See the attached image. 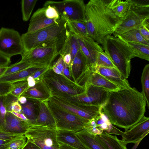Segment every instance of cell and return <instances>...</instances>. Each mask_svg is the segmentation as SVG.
I'll use <instances>...</instances> for the list:
<instances>
[{
    "mask_svg": "<svg viewBox=\"0 0 149 149\" xmlns=\"http://www.w3.org/2000/svg\"><path fill=\"white\" fill-rule=\"evenodd\" d=\"M146 104L142 93L130 87L110 91L102 107L112 124L127 130L144 116Z\"/></svg>",
    "mask_w": 149,
    "mask_h": 149,
    "instance_id": "1",
    "label": "cell"
},
{
    "mask_svg": "<svg viewBox=\"0 0 149 149\" xmlns=\"http://www.w3.org/2000/svg\"><path fill=\"white\" fill-rule=\"evenodd\" d=\"M113 0H91L85 4V16L88 35L102 44L106 36L114 33L122 19L112 9Z\"/></svg>",
    "mask_w": 149,
    "mask_h": 149,
    "instance_id": "2",
    "label": "cell"
},
{
    "mask_svg": "<svg viewBox=\"0 0 149 149\" xmlns=\"http://www.w3.org/2000/svg\"><path fill=\"white\" fill-rule=\"evenodd\" d=\"M67 23V19L61 16L58 23L34 32L22 34L23 54L44 43L57 42L65 44L70 33Z\"/></svg>",
    "mask_w": 149,
    "mask_h": 149,
    "instance_id": "3",
    "label": "cell"
},
{
    "mask_svg": "<svg viewBox=\"0 0 149 149\" xmlns=\"http://www.w3.org/2000/svg\"><path fill=\"white\" fill-rule=\"evenodd\" d=\"M105 53L123 77L126 79L131 71V60L135 57L132 49L118 37L109 35L101 44Z\"/></svg>",
    "mask_w": 149,
    "mask_h": 149,
    "instance_id": "4",
    "label": "cell"
},
{
    "mask_svg": "<svg viewBox=\"0 0 149 149\" xmlns=\"http://www.w3.org/2000/svg\"><path fill=\"white\" fill-rule=\"evenodd\" d=\"M130 10L116 28L113 36L117 37L133 29H139L149 19V0H130Z\"/></svg>",
    "mask_w": 149,
    "mask_h": 149,
    "instance_id": "5",
    "label": "cell"
},
{
    "mask_svg": "<svg viewBox=\"0 0 149 149\" xmlns=\"http://www.w3.org/2000/svg\"><path fill=\"white\" fill-rule=\"evenodd\" d=\"M63 50L57 43L43 44L23 54L21 61L29 64L31 67L44 68L52 66V63Z\"/></svg>",
    "mask_w": 149,
    "mask_h": 149,
    "instance_id": "6",
    "label": "cell"
},
{
    "mask_svg": "<svg viewBox=\"0 0 149 149\" xmlns=\"http://www.w3.org/2000/svg\"><path fill=\"white\" fill-rule=\"evenodd\" d=\"M38 78L42 80L51 94L62 93L75 95L82 93L85 90V88L64 76L55 73L52 67Z\"/></svg>",
    "mask_w": 149,
    "mask_h": 149,
    "instance_id": "7",
    "label": "cell"
},
{
    "mask_svg": "<svg viewBox=\"0 0 149 149\" xmlns=\"http://www.w3.org/2000/svg\"><path fill=\"white\" fill-rule=\"evenodd\" d=\"M45 102L55 119L57 129L76 132L84 129L89 122V120L63 109L49 100Z\"/></svg>",
    "mask_w": 149,
    "mask_h": 149,
    "instance_id": "8",
    "label": "cell"
},
{
    "mask_svg": "<svg viewBox=\"0 0 149 149\" xmlns=\"http://www.w3.org/2000/svg\"><path fill=\"white\" fill-rule=\"evenodd\" d=\"M56 130L55 128L33 125L24 135L27 140L41 149H60Z\"/></svg>",
    "mask_w": 149,
    "mask_h": 149,
    "instance_id": "9",
    "label": "cell"
},
{
    "mask_svg": "<svg viewBox=\"0 0 149 149\" xmlns=\"http://www.w3.org/2000/svg\"><path fill=\"white\" fill-rule=\"evenodd\" d=\"M50 5L55 8L60 16L71 22L86 21L85 4L82 0L47 1L43 7Z\"/></svg>",
    "mask_w": 149,
    "mask_h": 149,
    "instance_id": "10",
    "label": "cell"
},
{
    "mask_svg": "<svg viewBox=\"0 0 149 149\" xmlns=\"http://www.w3.org/2000/svg\"><path fill=\"white\" fill-rule=\"evenodd\" d=\"M49 100L63 109L89 120L100 115L101 107L74 102L57 94H51Z\"/></svg>",
    "mask_w": 149,
    "mask_h": 149,
    "instance_id": "11",
    "label": "cell"
},
{
    "mask_svg": "<svg viewBox=\"0 0 149 149\" xmlns=\"http://www.w3.org/2000/svg\"><path fill=\"white\" fill-rule=\"evenodd\" d=\"M110 91L103 88L89 84L86 86L83 93L77 95L55 93L74 102L102 107L105 103Z\"/></svg>",
    "mask_w": 149,
    "mask_h": 149,
    "instance_id": "12",
    "label": "cell"
},
{
    "mask_svg": "<svg viewBox=\"0 0 149 149\" xmlns=\"http://www.w3.org/2000/svg\"><path fill=\"white\" fill-rule=\"evenodd\" d=\"M67 20L69 30L77 37L80 49L87 60L89 67L91 71H93L96 66V59L98 53L104 52L102 47L88 35L79 33L72 23Z\"/></svg>",
    "mask_w": 149,
    "mask_h": 149,
    "instance_id": "13",
    "label": "cell"
},
{
    "mask_svg": "<svg viewBox=\"0 0 149 149\" xmlns=\"http://www.w3.org/2000/svg\"><path fill=\"white\" fill-rule=\"evenodd\" d=\"M0 52L11 58L24 53L21 36L13 29L2 27L0 29Z\"/></svg>",
    "mask_w": 149,
    "mask_h": 149,
    "instance_id": "14",
    "label": "cell"
},
{
    "mask_svg": "<svg viewBox=\"0 0 149 149\" xmlns=\"http://www.w3.org/2000/svg\"><path fill=\"white\" fill-rule=\"evenodd\" d=\"M149 132V118L144 116L130 128L125 130L121 135L122 141L126 144L141 141Z\"/></svg>",
    "mask_w": 149,
    "mask_h": 149,
    "instance_id": "15",
    "label": "cell"
},
{
    "mask_svg": "<svg viewBox=\"0 0 149 149\" xmlns=\"http://www.w3.org/2000/svg\"><path fill=\"white\" fill-rule=\"evenodd\" d=\"M31 125L10 112H6L4 123L0 130L6 132L24 135Z\"/></svg>",
    "mask_w": 149,
    "mask_h": 149,
    "instance_id": "16",
    "label": "cell"
},
{
    "mask_svg": "<svg viewBox=\"0 0 149 149\" xmlns=\"http://www.w3.org/2000/svg\"><path fill=\"white\" fill-rule=\"evenodd\" d=\"M69 68L71 76L75 83L91 71L87 60L81 49L70 63Z\"/></svg>",
    "mask_w": 149,
    "mask_h": 149,
    "instance_id": "17",
    "label": "cell"
},
{
    "mask_svg": "<svg viewBox=\"0 0 149 149\" xmlns=\"http://www.w3.org/2000/svg\"><path fill=\"white\" fill-rule=\"evenodd\" d=\"M35 80L36 82L35 86L28 88L22 96H25L29 100L39 102L49 100L51 96V93L40 79Z\"/></svg>",
    "mask_w": 149,
    "mask_h": 149,
    "instance_id": "18",
    "label": "cell"
},
{
    "mask_svg": "<svg viewBox=\"0 0 149 149\" xmlns=\"http://www.w3.org/2000/svg\"><path fill=\"white\" fill-rule=\"evenodd\" d=\"M45 8L43 7L34 13L30 21L27 32H34L58 23L60 19H50L46 17L45 14Z\"/></svg>",
    "mask_w": 149,
    "mask_h": 149,
    "instance_id": "19",
    "label": "cell"
},
{
    "mask_svg": "<svg viewBox=\"0 0 149 149\" xmlns=\"http://www.w3.org/2000/svg\"><path fill=\"white\" fill-rule=\"evenodd\" d=\"M93 72L100 74L120 88H128L130 87L127 79L116 68L96 66Z\"/></svg>",
    "mask_w": 149,
    "mask_h": 149,
    "instance_id": "20",
    "label": "cell"
},
{
    "mask_svg": "<svg viewBox=\"0 0 149 149\" xmlns=\"http://www.w3.org/2000/svg\"><path fill=\"white\" fill-rule=\"evenodd\" d=\"M56 137L59 143L67 145L76 149H89L74 131L57 129Z\"/></svg>",
    "mask_w": 149,
    "mask_h": 149,
    "instance_id": "21",
    "label": "cell"
},
{
    "mask_svg": "<svg viewBox=\"0 0 149 149\" xmlns=\"http://www.w3.org/2000/svg\"><path fill=\"white\" fill-rule=\"evenodd\" d=\"M39 112L34 125L56 128L55 119L46 102H39Z\"/></svg>",
    "mask_w": 149,
    "mask_h": 149,
    "instance_id": "22",
    "label": "cell"
},
{
    "mask_svg": "<svg viewBox=\"0 0 149 149\" xmlns=\"http://www.w3.org/2000/svg\"><path fill=\"white\" fill-rule=\"evenodd\" d=\"M89 84L103 88L110 91H115L120 88L100 74L91 71L88 76L85 87Z\"/></svg>",
    "mask_w": 149,
    "mask_h": 149,
    "instance_id": "23",
    "label": "cell"
},
{
    "mask_svg": "<svg viewBox=\"0 0 149 149\" xmlns=\"http://www.w3.org/2000/svg\"><path fill=\"white\" fill-rule=\"evenodd\" d=\"M76 134L82 142L89 149H108L96 137L84 128Z\"/></svg>",
    "mask_w": 149,
    "mask_h": 149,
    "instance_id": "24",
    "label": "cell"
},
{
    "mask_svg": "<svg viewBox=\"0 0 149 149\" xmlns=\"http://www.w3.org/2000/svg\"><path fill=\"white\" fill-rule=\"evenodd\" d=\"M96 138L108 149H127L126 145L115 135H112L103 131L102 133L96 136Z\"/></svg>",
    "mask_w": 149,
    "mask_h": 149,
    "instance_id": "25",
    "label": "cell"
},
{
    "mask_svg": "<svg viewBox=\"0 0 149 149\" xmlns=\"http://www.w3.org/2000/svg\"><path fill=\"white\" fill-rule=\"evenodd\" d=\"M42 68L31 67L16 72L3 75L0 77V82L12 83L26 79Z\"/></svg>",
    "mask_w": 149,
    "mask_h": 149,
    "instance_id": "26",
    "label": "cell"
},
{
    "mask_svg": "<svg viewBox=\"0 0 149 149\" xmlns=\"http://www.w3.org/2000/svg\"><path fill=\"white\" fill-rule=\"evenodd\" d=\"M18 99L10 93L0 95V128L4 123L6 112L11 111V103Z\"/></svg>",
    "mask_w": 149,
    "mask_h": 149,
    "instance_id": "27",
    "label": "cell"
},
{
    "mask_svg": "<svg viewBox=\"0 0 149 149\" xmlns=\"http://www.w3.org/2000/svg\"><path fill=\"white\" fill-rule=\"evenodd\" d=\"M80 49V47L77 37L70 31L68 38L64 49L60 55L63 56L66 54L70 53L72 56V62L77 54Z\"/></svg>",
    "mask_w": 149,
    "mask_h": 149,
    "instance_id": "28",
    "label": "cell"
},
{
    "mask_svg": "<svg viewBox=\"0 0 149 149\" xmlns=\"http://www.w3.org/2000/svg\"><path fill=\"white\" fill-rule=\"evenodd\" d=\"M117 37L125 42H137L149 46V42L143 38L139 29L129 30Z\"/></svg>",
    "mask_w": 149,
    "mask_h": 149,
    "instance_id": "29",
    "label": "cell"
},
{
    "mask_svg": "<svg viewBox=\"0 0 149 149\" xmlns=\"http://www.w3.org/2000/svg\"><path fill=\"white\" fill-rule=\"evenodd\" d=\"M130 8V0H113V10L116 15L120 19H123L125 16Z\"/></svg>",
    "mask_w": 149,
    "mask_h": 149,
    "instance_id": "30",
    "label": "cell"
},
{
    "mask_svg": "<svg viewBox=\"0 0 149 149\" xmlns=\"http://www.w3.org/2000/svg\"><path fill=\"white\" fill-rule=\"evenodd\" d=\"M125 42L133 51L136 57L149 61V46L137 42Z\"/></svg>",
    "mask_w": 149,
    "mask_h": 149,
    "instance_id": "31",
    "label": "cell"
},
{
    "mask_svg": "<svg viewBox=\"0 0 149 149\" xmlns=\"http://www.w3.org/2000/svg\"><path fill=\"white\" fill-rule=\"evenodd\" d=\"M142 91L141 92L146 102L147 106L149 108V64L145 65L141 77Z\"/></svg>",
    "mask_w": 149,
    "mask_h": 149,
    "instance_id": "32",
    "label": "cell"
},
{
    "mask_svg": "<svg viewBox=\"0 0 149 149\" xmlns=\"http://www.w3.org/2000/svg\"><path fill=\"white\" fill-rule=\"evenodd\" d=\"M22 111L21 112L28 119L31 125L35 124L37 116L36 114L35 106L31 102L27 101L24 104H21Z\"/></svg>",
    "mask_w": 149,
    "mask_h": 149,
    "instance_id": "33",
    "label": "cell"
},
{
    "mask_svg": "<svg viewBox=\"0 0 149 149\" xmlns=\"http://www.w3.org/2000/svg\"><path fill=\"white\" fill-rule=\"evenodd\" d=\"M37 1L38 0L21 1L22 17L24 21L26 22L29 20Z\"/></svg>",
    "mask_w": 149,
    "mask_h": 149,
    "instance_id": "34",
    "label": "cell"
},
{
    "mask_svg": "<svg viewBox=\"0 0 149 149\" xmlns=\"http://www.w3.org/2000/svg\"><path fill=\"white\" fill-rule=\"evenodd\" d=\"M11 83L13 85V88L9 93L18 99L29 87L26 79Z\"/></svg>",
    "mask_w": 149,
    "mask_h": 149,
    "instance_id": "35",
    "label": "cell"
},
{
    "mask_svg": "<svg viewBox=\"0 0 149 149\" xmlns=\"http://www.w3.org/2000/svg\"><path fill=\"white\" fill-rule=\"evenodd\" d=\"M96 66L116 68L104 52L98 53L96 59Z\"/></svg>",
    "mask_w": 149,
    "mask_h": 149,
    "instance_id": "36",
    "label": "cell"
},
{
    "mask_svg": "<svg viewBox=\"0 0 149 149\" xmlns=\"http://www.w3.org/2000/svg\"><path fill=\"white\" fill-rule=\"evenodd\" d=\"M31 67V66L29 63L20 61L19 62L8 66L3 75L16 72Z\"/></svg>",
    "mask_w": 149,
    "mask_h": 149,
    "instance_id": "37",
    "label": "cell"
},
{
    "mask_svg": "<svg viewBox=\"0 0 149 149\" xmlns=\"http://www.w3.org/2000/svg\"><path fill=\"white\" fill-rule=\"evenodd\" d=\"M26 138L22 135L8 142L6 149H21L26 142Z\"/></svg>",
    "mask_w": 149,
    "mask_h": 149,
    "instance_id": "38",
    "label": "cell"
},
{
    "mask_svg": "<svg viewBox=\"0 0 149 149\" xmlns=\"http://www.w3.org/2000/svg\"><path fill=\"white\" fill-rule=\"evenodd\" d=\"M45 7V14L47 18L56 20L60 19L61 16L55 8L50 5Z\"/></svg>",
    "mask_w": 149,
    "mask_h": 149,
    "instance_id": "39",
    "label": "cell"
},
{
    "mask_svg": "<svg viewBox=\"0 0 149 149\" xmlns=\"http://www.w3.org/2000/svg\"><path fill=\"white\" fill-rule=\"evenodd\" d=\"M139 29L143 38L149 42V19L143 22Z\"/></svg>",
    "mask_w": 149,
    "mask_h": 149,
    "instance_id": "40",
    "label": "cell"
},
{
    "mask_svg": "<svg viewBox=\"0 0 149 149\" xmlns=\"http://www.w3.org/2000/svg\"><path fill=\"white\" fill-rule=\"evenodd\" d=\"M22 135H23L6 132L0 130V139L8 143Z\"/></svg>",
    "mask_w": 149,
    "mask_h": 149,
    "instance_id": "41",
    "label": "cell"
},
{
    "mask_svg": "<svg viewBox=\"0 0 149 149\" xmlns=\"http://www.w3.org/2000/svg\"><path fill=\"white\" fill-rule=\"evenodd\" d=\"M71 22L77 30L79 33L84 35H88L86 21L84 22Z\"/></svg>",
    "mask_w": 149,
    "mask_h": 149,
    "instance_id": "42",
    "label": "cell"
},
{
    "mask_svg": "<svg viewBox=\"0 0 149 149\" xmlns=\"http://www.w3.org/2000/svg\"><path fill=\"white\" fill-rule=\"evenodd\" d=\"M13 88L11 83L0 82V95L9 93Z\"/></svg>",
    "mask_w": 149,
    "mask_h": 149,
    "instance_id": "43",
    "label": "cell"
},
{
    "mask_svg": "<svg viewBox=\"0 0 149 149\" xmlns=\"http://www.w3.org/2000/svg\"><path fill=\"white\" fill-rule=\"evenodd\" d=\"M10 63V58L0 52V67L8 66Z\"/></svg>",
    "mask_w": 149,
    "mask_h": 149,
    "instance_id": "44",
    "label": "cell"
},
{
    "mask_svg": "<svg viewBox=\"0 0 149 149\" xmlns=\"http://www.w3.org/2000/svg\"><path fill=\"white\" fill-rule=\"evenodd\" d=\"M84 129L89 133L95 135L101 134L103 130L99 129L96 127H93L86 125Z\"/></svg>",
    "mask_w": 149,
    "mask_h": 149,
    "instance_id": "45",
    "label": "cell"
},
{
    "mask_svg": "<svg viewBox=\"0 0 149 149\" xmlns=\"http://www.w3.org/2000/svg\"><path fill=\"white\" fill-rule=\"evenodd\" d=\"M10 112L20 113L22 111V107L18 101L13 102L11 104Z\"/></svg>",
    "mask_w": 149,
    "mask_h": 149,
    "instance_id": "46",
    "label": "cell"
},
{
    "mask_svg": "<svg viewBox=\"0 0 149 149\" xmlns=\"http://www.w3.org/2000/svg\"><path fill=\"white\" fill-rule=\"evenodd\" d=\"M63 56L60 55L57 60L53 64L62 73L64 66L65 63L63 59Z\"/></svg>",
    "mask_w": 149,
    "mask_h": 149,
    "instance_id": "47",
    "label": "cell"
},
{
    "mask_svg": "<svg viewBox=\"0 0 149 149\" xmlns=\"http://www.w3.org/2000/svg\"><path fill=\"white\" fill-rule=\"evenodd\" d=\"M52 66L42 68L40 70L35 72L31 76H32L35 79H37L42 74L48 70L50 68L52 67Z\"/></svg>",
    "mask_w": 149,
    "mask_h": 149,
    "instance_id": "48",
    "label": "cell"
},
{
    "mask_svg": "<svg viewBox=\"0 0 149 149\" xmlns=\"http://www.w3.org/2000/svg\"><path fill=\"white\" fill-rule=\"evenodd\" d=\"M21 149H41L33 143L27 140V141Z\"/></svg>",
    "mask_w": 149,
    "mask_h": 149,
    "instance_id": "49",
    "label": "cell"
},
{
    "mask_svg": "<svg viewBox=\"0 0 149 149\" xmlns=\"http://www.w3.org/2000/svg\"><path fill=\"white\" fill-rule=\"evenodd\" d=\"M63 76L67 77L68 79L74 81L72 78L69 70V68L65 64L62 72Z\"/></svg>",
    "mask_w": 149,
    "mask_h": 149,
    "instance_id": "50",
    "label": "cell"
},
{
    "mask_svg": "<svg viewBox=\"0 0 149 149\" xmlns=\"http://www.w3.org/2000/svg\"><path fill=\"white\" fill-rule=\"evenodd\" d=\"M63 59L65 64L69 67L72 61V56L70 53H67L64 55L63 57Z\"/></svg>",
    "mask_w": 149,
    "mask_h": 149,
    "instance_id": "51",
    "label": "cell"
},
{
    "mask_svg": "<svg viewBox=\"0 0 149 149\" xmlns=\"http://www.w3.org/2000/svg\"><path fill=\"white\" fill-rule=\"evenodd\" d=\"M26 80L29 87L35 86L36 82V80L31 75L29 76L27 78Z\"/></svg>",
    "mask_w": 149,
    "mask_h": 149,
    "instance_id": "52",
    "label": "cell"
},
{
    "mask_svg": "<svg viewBox=\"0 0 149 149\" xmlns=\"http://www.w3.org/2000/svg\"><path fill=\"white\" fill-rule=\"evenodd\" d=\"M18 102L21 104H26L27 101V99L24 96H21L18 99Z\"/></svg>",
    "mask_w": 149,
    "mask_h": 149,
    "instance_id": "53",
    "label": "cell"
},
{
    "mask_svg": "<svg viewBox=\"0 0 149 149\" xmlns=\"http://www.w3.org/2000/svg\"><path fill=\"white\" fill-rule=\"evenodd\" d=\"M60 149H76L67 145L59 143Z\"/></svg>",
    "mask_w": 149,
    "mask_h": 149,
    "instance_id": "54",
    "label": "cell"
},
{
    "mask_svg": "<svg viewBox=\"0 0 149 149\" xmlns=\"http://www.w3.org/2000/svg\"><path fill=\"white\" fill-rule=\"evenodd\" d=\"M8 142L0 139V149H6Z\"/></svg>",
    "mask_w": 149,
    "mask_h": 149,
    "instance_id": "55",
    "label": "cell"
},
{
    "mask_svg": "<svg viewBox=\"0 0 149 149\" xmlns=\"http://www.w3.org/2000/svg\"><path fill=\"white\" fill-rule=\"evenodd\" d=\"M52 69L54 72L56 74H58L63 75L62 73L54 66L52 65Z\"/></svg>",
    "mask_w": 149,
    "mask_h": 149,
    "instance_id": "56",
    "label": "cell"
},
{
    "mask_svg": "<svg viewBox=\"0 0 149 149\" xmlns=\"http://www.w3.org/2000/svg\"><path fill=\"white\" fill-rule=\"evenodd\" d=\"M7 67H0V77L3 76L7 69Z\"/></svg>",
    "mask_w": 149,
    "mask_h": 149,
    "instance_id": "57",
    "label": "cell"
}]
</instances>
